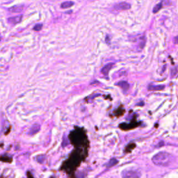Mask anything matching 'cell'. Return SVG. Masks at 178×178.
<instances>
[{
  "label": "cell",
  "mask_w": 178,
  "mask_h": 178,
  "mask_svg": "<svg viewBox=\"0 0 178 178\" xmlns=\"http://www.w3.org/2000/svg\"><path fill=\"white\" fill-rule=\"evenodd\" d=\"M173 160V157L166 152H159L152 157L154 164L159 166H168Z\"/></svg>",
  "instance_id": "1"
},
{
  "label": "cell",
  "mask_w": 178,
  "mask_h": 178,
  "mask_svg": "<svg viewBox=\"0 0 178 178\" xmlns=\"http://www.w3.org/2000/svg\"><path fill=\"white\" fill-rule=\"evenodd\" d=\"M141 173L138 170H125L122 172V178H140Z\"/></svg>",
  "instance_id": "2"
},
{
  "label": "cell",
  "mask_w": 178,
  "mask_h": 178,
  "mask_svg": "<svg viewBox=\"0 0 178 178\" xmlns=\"http://www.w3.org/2000/svg\"><path fill=\"white\" fill-rule=\"evenodd\" d=\"M131 5L127 2H120L118 3L116 5H114V9L118 11H127L130 9Z\"/></svg>",
  "instance_id": "3"
},
{
  "label": "cell",
  "mask_w": 178,
  "mask_h": 178,
  "mask_svg": "<svg viewBox=\"0 0 178 178\" xmlns=\"http://www.w3.org/2000/svg\"><path fill=\"white\" fill-rule=\"evenodd\" d=\"M22 19V15H17V16H14V17H11L8 19V22L11 24H17V23H19L21 22Z\"/></svg>",
  "instance_id": "4"
},
{
  "label": "cell",
  "mask_w": 178,
  "mask_h": 178,
  "mask_svg": "<svg viewBox=\"0 0 178 178\" xmlns=\"http://www.w3.org/2000/svg\"><path fill=\"white\" fill-rule=\"evenodd\" d=\"M40 130V125L38 123H35L34 125H33L31 127V128L29 129V135H34L35 134L38 132Z\"/></svg>",
  "instance_id": "5"
},
{
  "label": "cell",
  "mask_w": 178,
  "mask_h": 178,
  "mask_svg": "<svg viewBox=\"0 0 178 178\" xmlns=\"http://www.w3.org/2000/svg\"><path fill=\"white\" fill-rule=\"evenodd\" d=\"M113 64H114L113 63H109V64H107L106 66H105V67H103V68H102L101 70L102 73L104 75H105V76H107L109 74V72L110 71V70L111 69V67H112Z\"/></svg>",
  "instance_id": "6"
},
{
  "label": "cell",
  "mask_w": 178,
  "mask_h": 178,
  "mask_svg": "<svg viewBox=\"0 0 178 178\" xmlns=\"http://www.w3.org/2000/svg\"><path fill=\"white\" fill-rule=\"evenodd\" d=\"M24 9V5H15L9 9V11L13 13H20Z\"/></svg>",
  "instance_id": "7"
},
{
  "label": "cell",
  "mask_w": 178,
  "mask_h": 178,
  "mask_svg": "<svg viewBox=\"0 0 178 178\" xmlns=\"http://www.w3.org/2000/svg\"><path fill=\"white\" fill-rule=\"evenodd\" d=\"M165 88V86L163 85H150L149 86L148 90L149 91H159V90H162Z\"/></svg>",
  "instance_id": "8"
},
{
  "label": "cell",
  "mask_w": 178,
  "mask_h": 178,
  "mask_svg": "<svg viewBox=\"0 0 178 178\" xmlns=\"http://www.w3.org/2000/svg\"><path fill=\"white\" fill-rule=\"evenodd\" d=\"M74 5V2L71 1H64L62 4H61V7L62 9H67V8L71 7Z\"/></svg>",
  "instance_id": "9"
},
{
  "label": "cell",
  "mask_w": 178,
  "mask_h": 178,
  "mask_svg": "<svg viewBox=\"0 0 178 178\" xmlns=\"http://www.w3.org/2000/svg\"><path fill=\"white\" fill-rule=\"evenodd\" d=\"M118 86H119L120 87L122 88L123 90H126V91H127L129 89V87H130V85H129V83L127 82H126V81H120V82L118 83Z\"/></svg>",
  "instance_id": "10"
},
{
  "label": "cell",
  "mask_w": 178,
  "mask_h": 178,
  "mask_svg": "<svg viewBox=\"0 0 178 178\" xmlns=\"http://www.w3.org/2000/svg\"><path fill=\"white\" fill-rule=\"evenodd\" d=\"M118 160L116 159H111L109 160V161L108 162V163H106V166L107 168H110V167H112L114 166V165H116V163H118Z\"/></svg>",
  "instance_id": "11"
},
{
  "label": "cell",
  "mask_w": 178,
  "mask_h": 178,
  "mask_svg": "<svg viewBox=\"0 0 178 178\" xmlns=\"http://www.w3.org/2000/svg\"><path fill=\"white\" fill-rule=\"evenodd\" d=\"M161 7H162V2L158 3V4H157L154 6L153 9H152V12H153L154 13H157L161 9Z\"/></svg>",
  "instance_id": "12"
},
{
  "label": "cell",
  "mask_w": 178,
  "mask_h": 178,
  "mask_svg": "<svg viewBox=\"0 0 178 178\" xmlns=\"http://www.w3.org/2000/svg\"><path fill=\"white\" fill-rule=\"evenodd\" d=\"M42 24H36L35 26H34V29L35 30V31H40V30H41L42 29Z\"/></svg>",
  "instance_id": "13"
},
{
  "label": "cell",
  "mask_w": 178,
  "mask_h": 178,
  "mask_svg": "<svg viewBox=\"0 0 178 178\" xmlns=\"http://www.w3.org/2000/svg\"><path fill=\"white\" fill-rule=\"evenodd\" d=\"M1 38H0V41H1Z\"/></svg>",
  "instance_id": "14"
}]
</instances>
